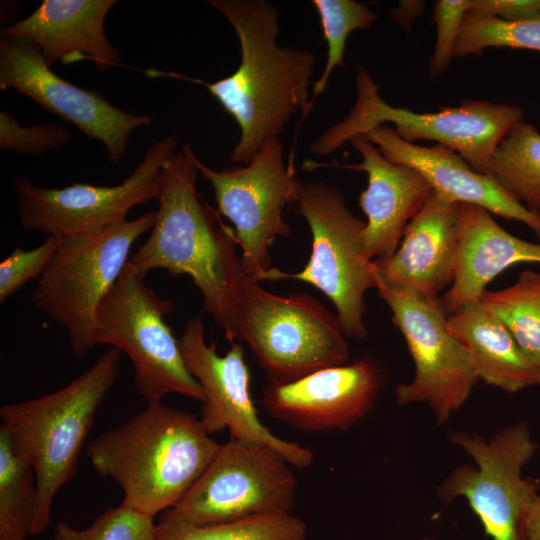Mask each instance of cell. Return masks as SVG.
Listing matches in <instances>:
<instances>
[{
    "mask_svg": "<svg viewBox=\"0 0 540 540\" xmlns=\"http://www.w3.org/2000/svg\"><path fill=\"white\" fill-rule=\"evenodd\" d=\"M195 154L188 143L163 166L156 221L147 240L126 267L146 277L155 269L171 276L187 274L200 291L206 313L236 342V304L248 276L236 233L196 190Z\"/></svg>",
    "mask_w": 540,
    "mask_h": 540,
    "instance_id": "obj_1",
    "label": "cell"
},
{
    "mask_svg": "<svg viewBox=\"0 0 540 540\" xmlns=\"http://www.w3.org/2000/svg\"><path fill=\"white\" fill-rule=\"evenodd\" d=\"M232 25L239 40L237 70L205 86L240 127L230 161L248 164L262 145L276 138L298 111L310 113L309 87L315 62L307 49L279 47V8L265 0H208Z\"/></svg>",
    "mask_w": 540,
    "mask_h": 540,
    "instance_id": "obj_2",
    "label": "cell"
},
{
    "mask_svg": "<svg viewBox=\"0 0 540 540\" xmlns=\"http://www.w3.org/2000/svg\"><path fill=\"white\" fill-rule=\"evenodd\" d=\"M219 446L199 418L158 403L95 437L86 455L119 484L122 504L155 517L180 501Z\"/></svg>",
    "mask_w": 540,
    "mask_h": 540,
    "instance_id": "obj_3",
    "label": "cell"
},
{
    "mask_svg": "<svg viewBox=\"0 0 540 540\" xmlns=\"http://www.w3.org/2000/svg\"><path fill=\"white\" fill-rule=\"evenodd\" d=\"M121 351L110 347L64 387L0 408L4 425L29 456L37 495L30 534L44 532L56 493L74 476L97 410L116 382Z\"/></svg>",
    "mask_w": 540,
    "mask_h": 540,
    "instance_id": "obj_4",
    "label": "cell"
},
{
    "mask_svg": "<svg viewBox=\"0 0 540 540\" xmlns=\"http://www.w3.org/2000/svg\"><path fill=\"white\" fill-rule=\"evenodd\" d=\"M236 339L247 344L271 385L349 362L337 315L311 295H276L249 276L238 292Z\"/></svg>",
    "mask_w": 540,
    "mask_h": 540,
    "instance_id": "obj_5",
    "label": "cell"
},
{
    "mask_svg": "<svg viewBox=\"0 0 540 540\" xmlns=\"http://www.w3.org/2000/svg\"><path fill=\"white\" fill-rule=\"evenodd\" d=\"M355 86L356 100L348 115L310 144L312 153L327 156L358 135L393 124L403 140L435 141L457 152L473 170L486 174L495 148L523 117V109L518 105L474 99L434 113L395 107L380 97L378 85L362 66L357 67Z\"/></svg>",
    "mask_w": 540,
    "mask_h": 540,
    "instance_id": "obj_6",
    "label": "cell"
},
{
    "mask_svg": "<svg viewBox=\"0 0 540 540\" xmlns=\"http://www.w3.org/2000/svg\"><path fill=\"white\" fill-rule=\"evenodd\" d=\"M156 215L152 211L94 233L61 237L54 258L37 279L32 303L65 329L76 357L97 346L98 308L124 270L135 241L153 228Z\"/></svg>",
    "mask_w": 540,
    "mask_h": 540,
    "instance_id": "obj_7",
    "label": "cell"
},
{
    "mask_svg": "<svg viewBox=\"0 0 540 540\" xmlns=\"http://www.w3.org/2000/svg\"><path fill=\"white\" fill-rule=\"evenodd\" d=\"M297 207L312 234L310 258L298 273L273 268L269 281L296 279L319 289L334 304L345 336L363 340L365 293L377 286V271L364 248L366 223L348 209L341 191L323 181L303 184Z\"/></svg>",
    "mask_w": 540,
    "mask_h": 540,
    "instance_id": "obj_8",
    "label": "cell"
},
{
    "mask_svg": "<svg viewBox=\"0 0 540 540\" xmlns=\"http://www.w3.org/2000/svg\"><path fill=\"white\" fill-rule=\"evenodd\" d=\"M173 308L172 300L158 296L144 276L125 266L97 311L96 344L111 345L129 357L137 390L148 405L161 403L168 394L204 398L165 322Z\"/></svg>",
    "mask_w": 540,
    "mask_h": 540,
    "instance_id": "obj_9",
    "label": "cell"
},
{
    "mask_svg": "<svg viewBox=\"0 0 540 540\" xmlns=\"http://www.w3.org/2000/svg\"><path fill=\"white\" fill-rule=\"evenodd\" d=\"M290 466L267 444L230 437L219 446L187 493L168 511L195 525L291 513L296 478Z\"/></svg>",
    "mask_w": 540,
    "mask_h": 540,
    "instance_id": "obj_10",
    "label": "cell"
},
{
    "mask_svg": "<svg viewBox=\"0 0 540 540\" xmlns=\"http://www.w3.org/2000/svg\"><path fill=\"white\" fill-rule=\"evenodd\" d=\"M195 165L211 184L219 213L235 227L246 274L269 281V249L278 237L289 235L283 212L297 203L303 185L293 164H285L279 138L268 139L245 166L216 171L197 156Z\"/></svg>",
    "mask_w": 540,
    "mask_h": 540,
    "instance_id": "obj_11",
    "label": "cell"
},
{
    "mask_svg": "<svg viewBox=\"0 0 540 540\" xmlns=\"http://www.w3.org/2000/svg\"><path fill=\"white\" fill-rule=\"evenodd\" d=\"M451 441L476 466L456 468L439 487L440 497H464L492 540H527L525 513L540 487L537 479L522 474L537 449L527 423L505 427L491 439L452 432Z\"/></svg>",
    "mask_w": 540,
    "mask_h": 540,
    "instance_id": "obj_12",
    "label": "cell"
},
{
    "mask_svg": "<svg viewBox=\"0 0 540 540\" xmlns=\"http://www.w3.org/2000/svg\"><path fill=\"white\" fill-rule=\"evenodd\" d=\"M376 289L391 310L415 367L413 379L397 385L396 402L428 404L441 425L465 404L479 381L465 349L447 327L442 300L378 278Z\"/></svg>",
    "mask_w": 540,
    "mask_h": 540,
    "instance_id": "obj_13",
    "label": "cell"
},
{
    "mask_svg": "<svg viewBox=\"0 0 540 540\" xmlns=\"http://www.w3.org/2000/svg\"><path fill=\"white\" fill-rule=\"evenodd\" d=\"M177 144L175 134L154 142L133 173L114 186L77 183L47 188L17 177L13 188L21 226L64 237L94 233L126 219L132 208L157 198L162 168Z\"/></svg>",
    "mask_w": 540,
    "mask_h": 540,
    "instance_id": "obj_14",
    "label": "cell"
},
{
    "mask_svg": "<svg viewBox=\"0 0 540 540\" xmlns=\"http://www.w3.org/2000/svg\"><path fill=\"white\" fill-rule=\"evenodd\" d=\"M178 342L187 370L201 386L204 398L199 420L209 435L227 429L231 438L271 446L296 468L313 463L309 447L279 438L258 418L249 368L238 341L219 355L215 342L206 343L203 319L197 315L187 321Z\"/></svg>",
    "mask_w": 540,
    "mask_h": 540,
    "instance_id": "obj_15",
    "label": "cell"
},
{
    "mask_svg": "<svg viewBox=\"0 0 540 540\" xmlns=\"http://www.w3.org/2000/svg\"><path fill=\"white\" fill-rule=\"evenodd\" d=\"M8 88L102 142L113 164L123 158L132 131L152 122L149 115L124 111L100 93L64 80L51 70L38 47L23 38L0 39V89Z\"/></svg>",
    "mask_w": 540,
    "mask_h": 540,
    "instance_id": "obj_16",
    "label": "cell"
},
{
    "mask_svg": "<svg viewBox=\"0 0 540 540\" xmlns=\"http://www.w3.org/2000/svg\"><path fill=\"white\" fill-rule=\"evenodd\" d=\"M381 366L364 356L265 389L263 404L275 419L305 432L345 431L372 409L384 384Z\"/></svg>",
    "mask_w": 540,
    "mask_h": 540,
    "instance_id": "obj_17",
    "label": "cell"
},
{
    "mask_svg": "<svg viewBox=\"0 0 540 540\" xmlns=\"http://www.w3.org/2000/svg\"><path fill=\"white\" fill-rule=\"evenodd\" d=\"M366 136L389 161L418 171L439 197L480 206L491 214L525 224L540 239V214L531 211L489 174L479 173L455 151L442 145L423 146L400 138L389 125Z\"/></svg>",
    "mask_w": 540,
    "mask_h": 540,
    "instance_id": "obj_18",
    "label": "cell"
},
{
    "mask_svg": "<svg viewBox=\"0 0 540 540\" xmlns=\"http://www.w3.org/2000/svg\"><path fill=\"white\" fill-rule=\"evenodd\" d=\"M349 142L362 161L334 166L367 174L368 185L358 197L367 217L364 248L370 260H384L397 250L408 224L423 208L432 188L415 169L386 159L366 136L358 135Z\"/></svg>",
    "mask_w": 540,
    "mask_h": 540,
    "instance_id": "obj_19",
    "label": "cell"
},
{
    "mask_svg": "<svg viewBox=\"0 0 540 540\" xmlns=\"http://www.w3.org/2000/svg\"><path fill=\"white\" fill-rule=\"evenodd\" d=\"M461 203L447 201L433 191L408 224L393 255L374 261L377 278L430 298L453 280Z\"/></svg>",
    "mask_w": 540,
    "mask_h": 540,
    "instance_id": "obj_20",
    "label": "cell"
},
{
    "mask_svg": "<svg viewBox=\"0 0 540 540\" xmlns=\"http://www.w3.org/2000/svg\"><path fill=\"white\" fill-rule=\"evenodd\" d=\"M115 0H44L28 17L6 26L1 37L23 38L38 47L46 63L94 62L100 70L120 65L104 20Z\"/></svg>",
    "mask_w": 540,
    "mask_h": 540,
    "instance_id": "obj_21",
    "label": "cell"
},
{
    "mask_svg": "<svg viewBox=\"0 0 540 540\" xmlns=\"http://www.w3.org/2000/svg\"><path fill=\"white\" fill-rule=\"evenodd\" d=\"M519 263L540 264V243L510 234L480 206L461 204L453 280L441 298L446 312L477 302L491 280Z\"/></svg>",
    "mask_w": 540,
    "mask_h": 540,
    "instance_id": "obj_22",
    "label": "cell"
},
{
    "mask_svg": "<svg viewBox=\"0 0 540 540\" xmlns=\"http://www.w3.org/2000/svg\"><path fill=\"white\" fill-rule=\"evenodd\" d=\"M447 327L465 349L479 380L507 393L540 385V369L478 301L448 314Z\"/></svg>",
    "mask_w": 540,
    "mask_h": 540,
    "instance_id": "obj_23",
    "label": "cell"
},
{
    "mask_svg": "<svg viewBox=\"0 0 540 540\" xmlns=\"http://www.w3.org/2000/svg\"><path fill=\"white\" fill-rule=\"evenodd\" d=\"M489 174L525 207L540 214V132L518 121L502 138L487 165Z\"/></svg>",
    "mask_w": 540,
    "mask_h": 540,
    "instance_id": "obj_24",
    "label": "cell"
},
{
    "mask_svg": "<svg viewBox=\"0 0 540 540\" xmlns=\"http://www.w3.org/2000/svg\"><path fill=\"white\" fill-rule=\"evenodd\" d=\"M32 462L10 431L0 425V537L24 540L36 502Z\"/></svg>",
    "mask_w": 540,
    "mask_h": 540,
    "instance_id": "obj_25",
    "label": "cell"
},
{
    "mask_svg": "<svg viewBox=\"0 0 540 540\" xmlns=\"http://www.w3.org/2000/svg\"><path fill=\"white\" fill-rule=\"evenodd\" d=\"M478 302L507 328L540 369V272L525 270L506 288L484 290Z\"/></svg>",
    "mask_w": 540,
    "mask_h": 540,
    "instance_id": "obj_26",
    "label": "cell"
},
{
    "mask_svg": "<svg viewBox=\"0 0 540 540\" xmlns=\"http://www.w3.org/2000/svg\"><path fill=\"white\" fill-rule=\"evenodd\" d=\"M306 534L305 522L292 513L195 525L166 510L155 526L154 540H305Z\"/></svg>",
    "mask_w": 540,
    "mask_h": 540,
    "instance_id": "obj_27",
    "label": "cell"
},
{
    "mask_svg": "<svg viewBox=\"0 0 540 540\" xmlns=\"http://www.w3.org/2000/svg\"><path fill=\"white\" fill-rule=\"evenodd\" d=\"M490 47L540 52V15L523 21H505L480 11H468L454 48V58L480 55Z\"/></svg>",
    "mask_w": 540,
    "mask_h": 540,
    "instance_id": "obj_28",
    "label": "cell"
},
{
    "mask_svg": "<svg viewBox=\"0 0 540 540\" xmlns=\"http://www.w3.org/2000/svg\"><path fill=\"white\" fill-rule=\"evenodd\" d=\"M312 4L319 15L327 43V60L320 78L312 84L310 111L316 98L324 92L333 70L344 66V51L349 34L357 29L371 27L376 20V14L366 3L353 0H313Z\"/></svg>",
    "mask_w": 540,
    "mask_h": 540,
    "instance_id": "obj_29",
    "label": "cell"
},
{
    "mask_svg": "<svg viewBox=\"0 0 540 540\" xmlns=\"http://www.w3.org/2000/svg\"><path fill=\"white\" fill-rule=\"evenodd\" d=\"M154 517L124 504L105 510L84 529L65 522L55 526V540H154Z\"/></svg>",
    "mask_w": 540,
    "mask_h": 540,
    "instance_id": "obj_30",
    "label": "cell"
},
{
    "mask_svg": "<svg viewBox=\"0 0 540 540\" xmlns=\"http://www.w3.org/2000/svg\"><path fill=\"white\" fill-rule=\"evenodd\" d=\"M61 237L47 236L31 250L16 247L0 263V303L16 293L28 281L38 279L48 268L60 245Z\"/></svg>",
    "mask_w": 540,
    "mask_h": 540,
    "instance_id": "obj_31",
    "label": "cell"
},
{
    "mask_svg": "<svg viewBox=\"0 0 540 540\" xmlns=\"http://www.w3.org/2000/svg\"><path fill=\"white\" fill-rule=\"evenodd\" d=\"M71 140V133L58 124L24 127L9 113L0 112V147L33 156L61 147Z\"/></svg>",
    "mask_w": 540,
    "mask_h": 540,
    "instance_id": "obj_32",
    "label": "cell"
},
{
    "mask_svg": "<svg viewBox=\"0 0 540 540\" xmlns=\"http://www.w3.org/2000/svg\"><path fill=\"white\" fill-rule=\"evenodd\" d=\"M470 0H438L434 4L433 23L436 25V41L430 59L431 77L444 73L454 58V48L467 12Z\"/></svg>",
    "mask_w": 540,
    "mask_h": 540,
    "instance_id": "obj_33",
    "label": "cell"
},
{
    "mask_svg": "<svg viewBox=\"0 0 540 540\" xmlns=\"http://www.w3.org/2000/svg\"><path fill=\"white\" fill-rule=\"evenodd\" d=\"M470 10L505 21H523L540 15V0H470Z\"/></svg>",
    "mask_w": 540,
    "mask_h": 540,
    "instance_id": "obj_34",
    "label": "cell"
},
{
    "mask_svg": "<svg viewBox=\"0 0 540 540\" xmlns=\"http://www.w3.org/2000/svg\"><path fill=\"white\" fill-rule=\"evenodd\" d=\"M424 1H400V4L391 12V18L405 30H409L416 19L422 14Z\"/></svg>",
    "mask_w": 540,
    "mask_h": 540,
    "instance_id": "obj_35",
    "label": "cell"
},
{
    "mask_svg": "<svg viewBox=\"0 0 540 540\" xmlns=\"http://www.w3.org/2000/svg\"><path fill=\"white\" fill-rule=\"evenodd\" d=\"M527 540H540V495L535 494L528 503L525 513Z\"/></svg>",
    "mask_w": 540,
    "mask_h": 540,
    "instance_id": "obj_36",
    "label": "cell"
},
{
    "mask_svg": "<svg viewBox=\"0 0 540 540\" xmlns=\"http://www.w3.org/2000/svg\"><path fill=\"white\" fill-rule=\"evenodd\" d=\"M420 540H433V539H431V538H429V537H424V538H422V539H420Z\"/></svg>",
    "mask_w": 540,
    "mask_h": 540,
    "instance_id": "obj_37",
    "label": "cell"
},
{
    "mask_svg": "<svg viewBox=\"0 0 540 540\" xmlns=\"http://www.w3.org/2000/svg\"><path fill=\"white\" fill-rule=\"evenodd\" d=\"M0 540H13V539H8V538L0 537ZM24 540H25V539H24Z\"/></svg>",
    "mask_w": 540,
    "mask_h": 540,
    "instance_id": "obj_38",
    "label": "cell"
}]
</instances>
